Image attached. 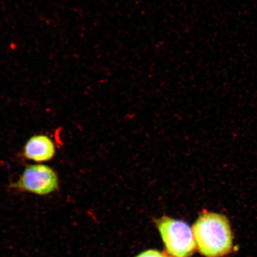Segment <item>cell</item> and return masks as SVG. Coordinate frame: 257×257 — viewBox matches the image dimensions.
<instances>
[{
	"label": "cell",
	"instance_id": "cell-5",
	"mask_svg": "<svg viewBox=\"0 0 257 257\" xmlns=\"http://www.w3.org/2000/svg\"><path fill=\"white\" fill-rule=\"evenodd\" d=\"M137 257H170L165 253L160 252L157 250H149L141 253Z\"/></svg>",
	"mask_w": 257,
	"mask_h": 257
},
{
	"label": "cell",
	"instance_id": "cell-4",
	"mask_svg": "<svg viewBox=\"0 0 257 257\" xmlns=\"http://www.w3.org/2000/svg\"><path fill=\"white\" fill-rule=\"evenodd\" d=\"M56 153L54 141L46 135H35L26 143L24 157L36 163L47 162L52 160Z\"/></svg>",
	"mask_w": 257,
	"mask_h": 257
},
{
	"label": "cell",
	"instance_id": "cell-2",
	"mask_svg": "<svg viewBox=\"0 0 257 257\" xmlns=\"http://www.w3.org/2000/svg\"><path fill=\"white\" fill-rule=\"evenodd\" d=\"M60 182L57 173L51 167L43 164L30 165L16 182L9 185L13 190L47 196L59 190Z\"/></svg>",
	"mask_w": 257,
	"mask_h": 257
},
{
	"label": "cell",
	"instance_id": "cell-3",
	"mask_svg": "<svg viewBox=\"0 0 257 257\" xmlns=\"http://www.w3.org/2000/svg\"><path fill=\"white\" fill-rule=\"evenodd\" d=\"M168 252L173 257H189L197 247L192 230L182 221L164 217L157 221Z\"/></svg>",
	"mask_w": 257,
	"mask_h": 257
},
{
	"label": "cell",
	"instance_id": "cell-1",
	"mask_svg": "<svg viewBox=\"0 0 257 257\" xmlns=\"http://www.w3.org/2000/svg\"><path fill=\"white\" fill-rule=\"evenodd\" d=\"M197 247L206 257H221L232 248V234L229 221L222 215L202 214L192 227Z\"/></svg>",
	"mask_w": 257,
	"mask_h": 257
}]
</instances>
